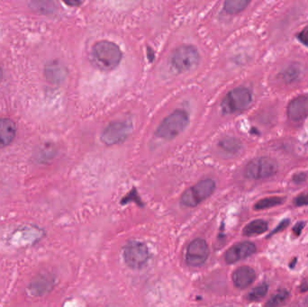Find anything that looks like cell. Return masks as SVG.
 <instances>
[{
	"label": "cell",
	"instance_id": "cell-23",
	"mask_svg": "<svg viewBox=\"0 0 308 307\" xmlns=\"http://www.w3.org/2000/svg\"><path fill=\"white\" fill-rule=\"evenodd\" d=\"M289 224V220L285 219L281 222V223L275 228V230L274 231H271V233H270V235H273V234H275L277 232H279V231H283L285 228L288 227V225Z\"/></svg>",
	"mask_w": 308,
	"mask_h": 307
},
{
	"label": "cell",
	"instance_id": "cell-29",
	"mask_svg": "<svg viewBox=\"0 0 308 307\" xmlns=\"http://www.w3.org/2000/svg\"><path fill=\"white\" fill-rule=\"evenodd\" d=\"M2 78H3V71H2V68L0 67V81L2 80Z\"/></svg>",
	"mask_w": 308,
	"mask_h": 307
},
{
	"label": "cell",
	"instance_id": "cell-16",
	"mask_svg": "<svg viewBox=\"0 0 308 307\" xmlns=\"http://www.w3.org/2000/svg\"><path fill=\"white\" fill-rule=\"evenodd\" d=\"M46 75H47L49 80H51L54 83H58L64 79L66 72H65L64 68L62 66H60V64H51L47 67Z\"/></svg>",
	"mask_w": 308,
	"mask_h": 307
},
{
	"label": "cell",
	"instance_id": "cell-3",
	"mask_svg": "<svg viewBox=\"0 0 308 307\" xmlns=\"http://www.w3.org/2000/svg\"><path fill=\"white\" fill-rule=\"evenodd\" d=\"M215 189L216 183L214 180H201L182 194L180 202L185 207L195 208L212 195Z\"/></svg>",
	"mask_w": 308,
	"mask_h": 307
},
{
	"label": "cell",
	"instance_id": "cell-25",
	"mask_svg": "<svg viewBox=\"0 0 308 307\" xmlns=\"http://www.w3.org/2000/svg\"><path fill=\"white\" fill-rule=\"evenodd\" d=\"M304 224L305 223L303 222H299V223H296V225L293 228V231L295 232V234L296 236L300 235L301 231H303V229L304 227Z\"/></svg>",
	"mask_w": 308,
	"mask_h": 307
},
{
	"label": "cell",
	"instance_id": "cell-27",
	"mask_svg": "<svg viewBox=\"0 0 308 307\" xmlns=\"http://www.w3.org/2000/svg\"><path fill=\"white\" fill-rule=\"evenodd\" d=\"M300 290L302 292L308 291V279H305L301 284Z\"/></svg>",
	"mask_w": 308,
	"mask_h": 307
},
{
	"label": "cell",
	"instance_id": "cell-19",
	"mask_svg": "<svg viewBox=\"0 0 308 307\" xmlns=\"http://www.w3.org/2000/svg\"><path fill=\"white\" fill-rule=\"evenodd\" d=\"M283 202H284V199L281 198V197H278V196L268 197V198L260 200L254 206V208L256 210H263V209H268V208H273V207H277L279 204H281Z\"/></svg>",
	"mask_w": 308,
	"mask_h": 307
},
{
	"label": "cell",
	"instance_id": "cell-26",
	"mask_svg": "<svg viewBox=\"0 0 308 307\" xmlns=\"http://www.w3.org/2000/svg\"><path fill=\"white\" fill-rule=\"evenodd\" d=\"M306 178V176L304 175V173H299L294 176V181L296 183H300L302 181H304Z\"/></svg>",
	"mask_w": 308,
	"mask_h": 307
},
{
	"label": "cell",
	"instance_id": "cell-24",
	"mask_svg": "<svg viewBox=\"0 0 308 307\" xmlns=\"http://www.w3.org/2000/svg\"><path fill=\"white\" fill-rule=\"evenodd\" d=\"M298 39L302 42L303 44L308 46V27L304 29L302 32L298 35Z\"/></svg>",
	"mask_w": 308,
	"mask_h": 307
},
{
	"label": "cell",
	"instance_id": "cell-20",
	"mask_svg": "<svg viewBox=\"0 0 308 307\" xmlns=\"http://www.w3.org/2000/svg\"><path fill=\"white\" fill-rule=\"evenodd\" d=\"M268 289V285H266V284H262L259 287L253 288L252 292L248 295V299L250 301H259V300L262 299L267 294Z\"/></svg>",
	"mask_w": 308,
	"mask_h": 307
},
{
	"label": "cell",
	"instance_id": "cell-21",
	"mask_svg": "<svg viewBox=\"0 0 308 307\" xmlns=\"http://www.w3.org/2000/svg\"><path fill=\"white\" fill-rule=\"evenodd\" d=\"M221 147L228 152H235L239 150L240 144H238L235 140H224L221 144Z\"/></svg>",
	"mask_w": 308,
	"mask_h": 307
},
{
	"label": "cell",
	"instance_id": "cell-2",
	"mask_svg": "<svg viewBox=\"0 0 308 307\" xmlns=\"http://www.w3.org/2000/svg\"><path fill=\"white\" fill-rule=\"evenodd\" d=\"M189 121L188 113L184 110H176L167 116L156 131L158 137L161 139L172 140L183 132Z\"/></svg>",
	"mask_w": 308,
	"mask_h": 307
},
{
	"label": "cell",
	"instance_id": "cell-9",
	"mask_svg": "<svg viewBox=\"0 0 308 307\" xmlns=\"http://www.w3.org/2000/svg\"><path fill=\"white\" fill-rule=\"evenodd\" d=\"M209 247L203 239H196L188 245L186 260L192 267H200L208 260L209 257Z\"/></svg>",
	"mask_w": 308,
	"mask_h": 307
},
{
	"label": "cell",
	"instance_id": "cell-8",
	"mask_svg": "<svg viewBox=\"0 0 308 307\" xmlns=\"http://www.w3.org/2000/svg\"><path fill=\"white\" fill-rule=\"evenodd\" d=\"M278 169V165L269 158H257L249 162L245 167V175L252 180H262L273 174Z\"/></svg>",
	"mask_w": 308,
	"mask_h": 307
},
{
	"label": "cell",
	"instance_id": "cell-7",
	"mask_svg": "<svg viewBox=\"0 0 308 307\" xmlns=\"http://www.w3.org/2000/svg\"><path fill=\"white\" fill-rule=\"evenodd\" d=\"M132 129V124L127 121L113 122L105 128L101 134V140L108 146L122 144L128 138Z\"/></svg>",
	"mask_w": 308,
	"mask_h": 307
},
{
	"label": "cell",
	"instance_id": "cell-11",
	"mask_svg": "<svg viewBox=\"0 0 308 307\" xmlns=\"http://www.w3.org/2000/svg\"><path fill=\"white\" fill-rule=\"evenodd\" d=\"M54 287V279L50 275L36 276L27 287L29 294L32 296H42L47 294Z\"/></svg>",
	"mask_w": 308,
	"mask_h": 307
},
{
	"label": "cell",
	"instance_id": "cell-6",
	"mask_svg": "<svg viewBox=\"0 0 308 307\" xmlns=\"http://www.w3.org/2000/svg\"><path fill=\"white\" fill-rule=\"evenodd\" d=\"M149 259L148 248L144 243L132 241L125 245L124 259L129 267L132 269H141L147 265Z\"/></svg>",
	"mask_w": 308,
	"mask_h": 307
},
{
	"label": "cell",
	"instance_id": "cell-15",
	"mask_svg": "<svg viewBox=\"0 0 308 307\" xmlns=\"http://www.w3.org/2000/svg\"><path fill=\"white\" fill-rule=\"evenodd\" d=\"M268 230V223L263 220H254L248 223L244 229V234L246 236L260 235Z\"/></svg>",
	"mask_w": 308,
	"mask_h": 307
},
{
	"label": "cell",
	"instance_id": "cell-4",
	"mask_svg": "<svg viewBox=\"0 0 308 307\" xmlns=\"http://www.w3.org/2000/svg\"><path fill=\"white\" fill-rule=\"evenodd\" d=\"M252 101V92L248 88H236L229 92L221 103L224 114H233L248 108Z\"/></svg>",
	"mask_w": 308,
	"mask_h": 307
},
{
	"label": "cell",
	"instance_id": "cell-18",
	"mask_svg": "<svg viewBox=\"0 0 308 307\" xmlns=\"http://www.w3.org/2000/svg\"><path fill=\"white\" fill-rule=\"evenodd\" d=\"M289 292L286 289H280L275 295H272L268 302L266 303V307H280L288 300Z\"/></svg>",
	"mask_w": 308,
	"mask_h": 307
},
{
	"label": "cell",
	"instance_id": "cell-30",
	"mask_svg": "<svg viewBox=\"0 0 308 307\" xmlns=\"http://www.w3.org/2000/svg\"><path fill=\"white\" fill-rule=\"evenodd\" d=\"M306 303H307V304H308V297H307V298H306Z\"/></svg>",
	"mask_w": 308,
	"mask_h": 307
},
{
	"label": "cell",
	"instance_id": "cell-10",
	"mask_svg": "<svg viewBox=\"0 0 308 307\" xmlns=\"http://www.w3.org/2000/svg\"><path fill=\"white\" fill-rule=\"evenodd\" d=\"M256 251L254 244L249 242H244L235 244L229 249L224 254V260L228 264L235 263L244 259H247Z\"/></svg>",
	"mask_w": 308,
	"mask_h": 307
},
{
	"label": "cell",
	"instance_id": "cell-1",
	"mask_svg": "<svg viewBox=\"0 0 308 307\" xmlns=\"http://www.w3.org/2000/svg\"><path fill=\"white\" fill-rule=\"evenodd\" d=\"M123 53L117 44L110 41H99L91 49V60L96 68L110 72L120 64Z\"/></svg>",
	"mask_w": 308,
	"mask_h": 307
},
{
	"label": "cell",
	"instance_id": "cell-12",
	"mask_svg": "<svg viewBox=\"0 0 308 307\" xmlns=\"http://www.w3.org/2000/svg\"><path fill=\"white\" fill-rule=\"evenodd\" d=\"M288 117L297 122L308 116V96H300L290 102L288 108Z\"/></svg>",
	"mask_w": 308,
	"mask_h": 307
},
{
	"label": "cell",
	"instance_id": "cell-5",
	"mask_svg": "<svg viewBox=\"0 0 308 307\" xmlns=\"http://www.w3.org/2000/svg\"><path fill=\"white\" fill-rule=\"evenodd\" d=\"M200 56L198 51L191 45H183L177 49L172 56V64L177 72H186L196 68Z\"/></svg>",
	"mask_w": 308,
	"mask_h": 307
},
{
	"label": "cell",
	"instance_id": "cell-22",
	"mask_svg": "<svg viewBox=\"0 0 308 307\" xmlns=\"http://www.w3.org/2000/svg\"><path fill=\"white\" fill-rule=\"evenodd\" d=\"M295 203L298 207L301 206H308V193L306 194H301L298 195L295 200Z\"/></svg>",
	"mask_w": 308,
	"mask_h": 307
},
{
	"label": "cell",
	"instance_id": "cell-17",
	"mask_svg": "<svg viewBox=\"0 0 308 307\" xmlns=\"http://www.w3.org/2000/svg\"><path fill=\"white\" fill-rule=\"evenodd\" d=\"M249 4L250 2L247 0H227L224 2V9L228 14H238Z\"/></svg>",
	"mask_w": 308,
	"mask_h": 307
},
{
	"label": "cell",
	"instance_id": "cell-13",
	"mask_svg": "<svg viewBox=\"0 0 308 307\" xmlns=\"http://www.w3.org/2000/svg\"><path fill=\"white\" fill-rule=\"evenodd\" d=\"M255 271L252 267L248 266H243L238 267L235 271L232 273V281L235 287L244 289L248 287L255 280Z\"/></svg>",
	"mask_w": 308,
	"mask_h": 307
},
{
	"label": "cell",
	"instance_id": "cell-14",
	"mask_svg": "<svg viewBox=\"0 0 308 307\" xmlns=\"http://www.w3.org/2000/svg\"><path fill=\"white\" fill-rule=\"evenodd\" d=\"M16 134L15 122L9 118H0V149L12 144Z\"/></svg>",
	"mask_w": 308,
	"mask_h": 307
},
{
	"label": "cell",
	"instance_id": "cell-28",
	"mask_svg": "<svg viewBox=\"0 0 308 307\" xmlns=\"http://www.w3.org/2000/svg\"><path fill=\"white\" fill-rule=\"evenodd\" d=\"M67 4L73 6V5H80L81 4V3H80V2H67Z\"/></svg>",
	"mask_w": 308,
	"mask_h": 307
}]
</instances>
